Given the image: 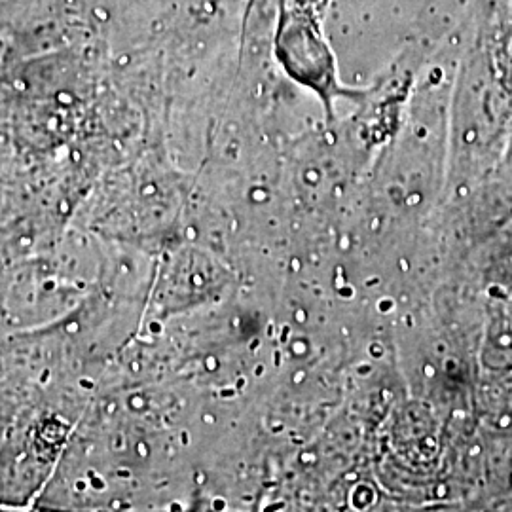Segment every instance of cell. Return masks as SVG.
<instances>
[{
    "label": "cell",
    "instance_id": "1",
    "mask_svg": "<svg viewBox=\"0 0 512 512\" xmlns=\"http://www.w3.org/2000/svg\"><path fill=\"white\" fill-rule=\"evenodd\" d=\"M275 55L291 78L323 99L325 109L330 110L336 97L349 95L338 80L336 61L319 19L308 6L289 4L281 8Z\"/></svg>",
    "mask_w": 512,
    "mask_h": 512
}]
</instances>
